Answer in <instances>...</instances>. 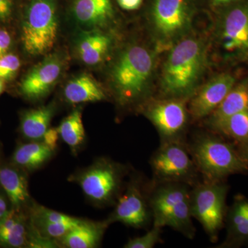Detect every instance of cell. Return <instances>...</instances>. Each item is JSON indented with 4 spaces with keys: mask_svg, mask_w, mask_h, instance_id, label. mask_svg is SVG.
Returning a JSON list of instances; mask_svg holds the SVG:
<instances>
[{
    "mask_svg": "<svg viewBox=\"0 0 248 248\" xmlns=\"http://www.w3.org/2000/svg\"><path fill=\"white\" fill-rule=\"evenodd\" d=\"M207 46L199 37H186L172 46L161 71L164 99L186 101L194 95L206 66Z\"/></svg>",
    "mask_w": 248,
    "mask_h": 248,
    "instance_id": "obj_1",
    "label": "cell"
},
{
    "mask_svg": "<svg viewBox=\"0 0 248 248\" xmlns=\"http://www.w3.org/2000/svg\"><path fill=\"white\" fill-rule=\"evenodd\" d=\"M155 57L149 49L134 44L119 53L111 66L110 82L116 99L122 106L144 100L151 91Z\"/></svg>",
    "mask_w": 248,
    "mask_h": 248,
    "instance_id": "obj_2",
    "label": "cell"
},
{
    "mask_svg": "<svg viewBox=\"0 0 248 248\" xmlns=\"http://www.w3.org/2000/svg\"><path fill=\"white\" fill-rule=\"evenodd\" d=\"M153 225L169 226L192 239L195 228L192 223L190 191L184 183L159 184L150 199Z\"/></svg>",
    "mask_w": 248,
    "mask_h": 248,
    "instance_id": "obj_3",
    "label": "cell"
},
{
    "mask_svg": "<svg viewBox=\"0 0 248 248\" xmlns=\"http://www.w3.org/2000/svg\"><path fill=\"white\" fill-rule=\"evenodd\" d=\"M59 31L56 0H29L21 26V41L31 56L46 55L53 48Z\"/></svg>",
    "mask_w": 248,
    "mask_h": 248,
    "instance_id": "obj_4",
    "label": "cell"
},
{
    "mask_svg": "<svg viewBox=\"0 0 248 248\" xmlns=\"http://www.w3.org/2000/svg\"><path fill=\"white\" fill-rule=\"evenodd\" d=\"M196 11L195 0H152L149 22L157 46L171 48L187 37Z\"/></svg>",
    "mask_w": 248,
    "mask_h": 248,
    "instance_id": "obj_5",
    "label": "cell"
},
{
    "mask_svg": "<svg viewBox=\"0 0 248 248\" xmlns=\"http://www.w3.org/2000/svg\"><path fill=\"white\" fill-rule=\"evenodd\" d=\"M191 156L206 180L221 182L231 174L248 170L247 161L232 145L217 137L202 135L192 142Z\"/></svg>",
    "mask_w": 248,
    "mask_h": 248,
    "instance_id": "obj_6",
    "label": "cell"
},
{
    "mask_svg": "<svg viewBox=\"0 0 248 248\" xmlns=\"http://www.w3.org/2000/svg\"><path fill=\"white\" fill-rule=\"evenodd\" d=\"M223 8L216 27L217 45L228 60H248V0Z\"/></svg>",
    "mask_w": 248,
    "mask_h": 248,
    "instance_id": "obj_7",
    "label": "cell"
},
{
    "mask_svg": "<svg viewBox=\"0 0 248 248\" xmlns=\"http://www.w3.org/2000/svg\"><path fill=\"white\" fill-rule=\"evenodd\" d=\"M228 186L221 182L205 181L190 191L192 217L203 227L211 241L217 239L224 223Z\"/></svg>",
    "mask_w": 248,
    "mask_h": 248,
    "instance_id": "obj_8",
    "label": "cell"
},
{
    "mask_svg": "<svg viewBox=\"0 0 248 248\" xmlns=\"http://www.w3.org/2000/svg\"><path fill=\"white\" fill-rule=\"evenodd\" d=\"M151 166L155 182L194 184L197 166L182 141L161 142L152 156Z\"/></svg>",
    "mask_w": 248,
    "mask_h": 248,
    "instance_id": "obj_9",
    "label": "cell"
},
{
    "mask_svg": "<svg viewBox=\"0 0 248 248\" xmlns=\"http://www.w3.org/2000/svg\"><path fill=\"white\" fill-rule=\"evenodd\" d=\"M123 176L120 165L102 160L81 173L78 182L90 200L106 204L113 202L118 195Z\"/></svg>",
    "mask_w": 248,
    "mask_h": 248,
    "instance_id": "obj_10",
    "label": "cell"
},
{
    "mask_svg": "<svg viewBox=\"0 0 248 248\" xmlns=\"http://www.w3.org/2000/svg\"><path fill=\"white\" fill-rule=\"evenodd\" d=\"M184 102L182 99H164L147 107L145 115L157 130L161 142L181 141L187 122Z\"/></svg>",
    "mask_w": 248,
    "mask_h": 248,
    "instance_id": "obj_11",
    "label": "cell"
},
{
    "mask_svg": "<svg viewBox=\"0 0 248 248\" xmlns=\"http://www.w3.org/2000/svg\"><path fill=\"white\" fill-rule=\"evenodd\" d=\"M63 67L64 62L60 54L48 55L23 78L19 85L20 92L32 100L46 97L61 78Z\"/></svg>",
    "mask_w": 248,
    "mask_h": 248,
    "instance_id": "obj_12",
    "label": "cell"
},
{
    "mask_svg": "<svg viewBox=\"0 0 248 248\" xmlns=\"http://www.w3.org/2000/svg\"><path fill=\"white\" fill-rule=\"evenodd\" d=\"M153 215L150 204L142 193L140 184L131 182L122 197L119 198L109 223L120 222L135 228H145L150 223Z\"/></svg>",
    "mask_w": 248,
    "mask_h": 248,
    "instance_id": "obj_13",
    "label": "cell"
},
{
    "mask_svg": "<svg viewBox=\"0 0 248 248\" xmlns=\"http://www.w3.org/2000/svg\"><path fill=\"white\" fill-rule=\"evenodd\" d=\"M236 79L232 75L223 73L208 81L191 97L189 110L195 119L208 117L228 93L232 89Z\"/></svg>",
    "mask_w": 248,
    "mask_h": 248,
    "instance_id": "obj_14",
    "label": "cell"
},
{
    "mask_svg": "<svg viewBox=\"0 0 248 248\" xmlns=\"http://www.w3.org/2000/svg\"><path fill=\"white\" fill-rule=\"evenodd\" d=\"M76 46L80 61L87 66H97L110 53L113 46V37L100 29L88 30L80 34Z\"/></svg>",
    "mask_w": 248,
    "mask_h": 248,
    "instance_id": "obj_15",
    "label": "cell"
},
{
    "mask_svg": "<svg viewBox=\"0 0 248 248\" xmlns=\"http://www.w3.org/2000/svg\"><path fill=\"white\" fill-rule=\"evenodd\" d=\"M71 9L75 20L88 30L100 29L114 17L111 0H73Z\"/></svg>",
    "mask_w": 248,
    "mask_h": 248,
    "instance_id": "obj_16",
    "label": "cell"
},
{
    "mask_svg": "<svg viewBox=\"0 0 248 248\" xmlns=\"http://www.w3.org/2000/svg\"><path fill=\"white\" fill-rule=\"evenodd\" d=\"M84 221L45 207L37 208L32 225L41 234L50 239H61Z\"/></svg>",
    "mask_w": 248,
    "mask_h": 248,
    "instance_id": "obj_17",
    "label": "cell"
},
{
    "mask_svg": "<svg viewBox=\"0 0 248 248\" xmlns=\"http://www.w3.org/2000/svg\"><path fill=\"white\" fill-rule=\"evenodd\" d=\"M63 96L72 104L97 102L106 99V94L100 84L92 76L83 73L67 82Z\"/></svg>",
    "mask_w": 248,
    "mask_h": 248,
    "instance_id": "obj_18",
    "label": "cell"
},
{
    "mask_svg": "<svg viewBox=\"0 0 248 248\" xmlns=\"http://www.w3.org/2000/svg\"><path fill=\"white\" fill-rule=\"evenodd\" d=\"M248 110V78L234 85L218 107L208 116L207 124L212 128L231 116Z\"/></svg>",
    "mask_w": 248,
    "mask_h": 248,
    "instance_id": "obj_19",
    "label": "cell"
},
{
    "mask_svg": "<svg viewBox=\"0 0 248 248\" xmlns=\"http://www.w3.org/2000/svg\"><path fill=\"white\" fill-rule=\"evenodd\" d=\"M248 242V201L238 198L228 215V235L221 247H237Z\"/></svg>",
    "mask_w": 248,
    "mask_h": 248,
    "instance_id": "obj_20",
    "label": "cell"
},
{
    "mask_svg": "<svg viewBox=\"0 0 248 248\" xmlns=\"http://www.w3.org/2000/svg\"><path fill=\"white\" fill-rule=\"evenodd\" d=\"M108 221L93 223L83 221L61 238L62 244L69 248L97 247L102 239Z\"/></svg>",
    "mask_w": 248,
    "mask_h": 248,
    "instance_id": "obj_21",
    "label": "cell"
},
{
    "mask_svg": "<svg viewBox=\"0 0 248 248\" xmlns=\"http://www.w3.org/2000/svg\"><path fill=\"white\" fill-rule=\"evenodd\" d=\"M55 107L52 104L26 111L21 118V131L26 138L37 140L43 138L53 118Z\"/></svg>",
    "mask_w": 248,
    "mask_h": 248,
    "instance_id": "obj_22",
    "label": "cell"
},
{
    "mask_svg": "<svg viewBox=\"0 0 248 248\" xmlns=\"http://www.w3.org/2000/svg\"><path fill=\"white\" fill-rule=\"evenodd\" d=\"M28 231L22 215L15 211L9 214L0 221V246L21 248L27 246Z\"/></svg>",
    "mask_w": 248,
    "mask_h": 248,
    "instance_id": "obj_23",
    "label": "cell"
},
{
    "mask_svg": "<svg viewBox=\"0 0 248 248\" xmlns=\"http://www.w3.org/2000/svg\"><path fill=\"white\" fill-rule=\"evenodd\" d=\"M0 184L16 208H19L29 200L27 179L17 170L7 167L0 170Z\"/></svg>",
    "mask_w": 248,
    "mask_h": 248,
    "instance_id": "obj_24",
    "label": "cell"
},
{
    "mask_svg": "<svg viewBox=\"0 0 248 248\" xmlns=\"http://www.w3.org/2000/svg\"><path fill=\"white\" fill-rule=\"evenodd\" d=\"M53 150L44 142H31L18 147L13 156L17 166L27 169L40 167L53 155Z\"/></svg>",
    "mask_w": 248,
    "mask_h": 248,
    "instance_id": "obj_25",
    "label": "cell"
},
{
    "mask_svg": "<svg viewBox=\"0 0 248 248\" xmlns=\"http://www.w3.org/2000/svg\"><path fill=\"white\" fill-rule=\"evenodd\" d=\"M211 128L243 146L248 142V110L234 114Z\"/></svg>",
    "mask_w": 248,
    "mask_h": 248,
    "instance_id": "obj_26",
    "label": "cell"
},
{
    "mask_svg": "<svg viewBox=\"0 0 248 248\" xmlns=\"http://www.w3.org/2000/svg\"><path fill=\"white\" fill-rule=\"evenodd\" d=\"M60 136L71 148H76L84 141L85 130L80 109H76L62 121L59 126Z\"/></svg>",
    "mask_w": 248,
    "mask_h": 248,
    "instance_id": "obj_27",
    "label": "cell"
},
{
    "mask_svg": "<svg viewBox=\"0 0 248 248\" xmlns=\"http://www.w3.org/2000/svg\"><path fill=\"white\" fill-rule=\"evenodd\" d=\"M21 61L16 54L8 53L0 57V79L11 81L20 69Z\"/></svg>",
    "mask_w": 248,
    "mask_h": 248,
    "instance_id": "obj_28",
    "label": "cell"
},
{
    "mask_svg": "<svg viewBox=\"0 0 248 248\" xmlns=\"http://www.w3.org/2000/svg\"><path fill=\"white\" fill-rule=\"evenodd\" d=\"M161 227L153 225V228L146 234L129 240L125 244V248H153L161 241Z\"/></svg>",
    "mask_w": 248,
    "mask_h": 248,
    "instance_id": "obj_29",
    "label": "cell"
},
{
    "mask_svg": "<svg viewBox=\"0 0 248 248\" xmlns=\"http://www.w3.org/2000/svg\"><path fill=\"white\" fill-rule=\"evenodd\" d=\"M14 0H0V22L9 21L14 14Z\"/></svg>",
    "mask_w": 248,
    "mask_h": 248,
    "instance_id": "obj_30",
    "label": "cell"
},
{
    "mask_svg": "<svg viewBox=\"0 0 248 248\" xmlns=\"http://www.w3.org/2000/svg\"><path fill=\"white\" fill-rule=\"evenodd\" d=\"M13 45V38L9 31L0 29V57L9 53Z\"/></svg>",
    "mask_w": 248,
    "mask_h": 248,
    "instance_id": "obj_31",
    "label": "cell"
},
{
    "mask_svg": "<svg viewBox=\"0 0 248 248\" xmlns=\"http://www.w3.org/2000/svg\"><path fill=\"white\" fill-rule=\"evenodd\" d=\"M59 137H60V133H59L58 129L51 128L46 130L42 138H43L44 143L54 151L56 148Z\"/></svg>",
    "mask_w": 248,
    "mask_h": 248,
    "instance_id": "obj_32",
    "label": "cell"
},
{
    "mask_svg": "<svg viewBox=\"0 0 248 248\" xmlns=\"http://www.w3.org/2000/svg\"><path fill=\"white\" fill-rule=\"evenodd\" d=\"M119 6L126 11H135L141 6L143 0H117Z\"/></svg>",
    "mask_w": 248,
    "mask_h": 248,
    "instance_id": "obj_33",
    "label": "cell"
},
{
    "mask_svg": "<svg viewBox=\"0 0 248 248\" xmlns=\"http://www.w3.org/2000/svg\"><path fill=\"white\" fill-rule=\"evenodd\" d=\"M9 212L6 201L4 198L0 197V221L9 214Z\"/></svg>",
    "mask_w": 248,
    "mask_h": 248,
    "instance_id": "obj_34",
    "label": "cell"
},
{
    "mask_svg": "<svg viewBox=\"0 0 248 248\" xmlns=\"http://www.w3.org/2000/svg\"><path fill=\"white\" fill-rule=\"evenodd\" d=\"M236 0H211L212 4L217 7H225L228 5L234 2Z\"/></svg>",
    "mask_w": 248,
    "mask_h": 248,
    "instance_id": "obj_35",
    "label": "cell"
},
{
    "mask_svg": "<svg viewBox=\"0 0 248 248\" xmlns=\"http://www.w3.org/2000/svg\"><path fill=\"white\" fill-rule=\"evenodd\" d=\"M243 151L241 153L243 157L244 158L245 160L247 161L248 164V142L246 144L243 145Z\"/></svg>",
    "mask_w": 248,
    "mask_h": 248,
    "instance_id": "obj_36",
    "label": "cell"
},
{
    "mask_svg": "<svg viewBox=\"0 0 248 248\" xmlns=\"http://www.w3.org/2000/svg\"><path fill=\"white\" fill-rule=\"evenodd\" d=\"M5 89V81L4 80L0 79V94L4 92Z\"/></svg>",
    "mask_w": 248,
    "mask_h": 248,
    "instance_id": "obj_37",
    "label": "cell"
}]
</instances>
